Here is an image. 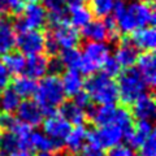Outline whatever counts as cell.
Returning <instances> with one entry per match:
<instances>
[{"label":"cell","instance_id":"obj_47","mask_svg":"<svg viewBox=\"0 0 156 156\" xmlns=\"http://www.w3.org/2000/svg\"><path fill=\"white\" fill-rule=\"evenodd\" d=\"M0 156H5V155H4V154H0Z\"/></svg>","mask_w":156,"mask_h":156},{"label":"cell","instance_id":"obj_19","mask_svg":"<svg viewBox=\"0 0 156 156\" xmlns=\"http://www.w3.org/2000/svg\"><path fill=\"white\" fill-rule=\"evenodd\" d=\"M60 81H61V86H62V90H64L65 95L76 96L81 91H83L85 81L80 70L68 69L66 72H64Z\"/></svg>","mask_w":156,"mask_h":156},{"label":"cell","instance_id":"obj_38","mask_svg":"<svg viewBox=\"0 0 156 156\" xmlns=\"http://www.w3.org/2000/svg\"><path fill=\"white\" fill-rule=\"evenodd\" d=\"M11 83V74L7 70V68L3 65V62H0V91L7 89Z\"/></svg>","mask_w":156,"mask_h":156},{"label":"cell","instance_id":"obj_40","mask_svg":"<svg viewBox=\"0 0 156 156\" xmlns=\"http://www.w3.org/2000/svg\"><path fill=\"white\" fill-rule=\"evenodd\" d=\"M62 64L58 58H52L51 61H48V72H51L52 74L57 76V73L62 72Z\"/></svg>","mask_w":156,"mask_h":156},{"label":"cell","instance_id":"obj_12","mask_svg":"<svg viewBox=\"0 0 156 156\" xmlns=\"http://www.w3.org/2000/svg\"><path fill=\"white\" fill-rule=\"evenodd\" d=\"M17 119L30 128L39 126L44 120V113L35 100L26 99L20 103L17 108Z\"/></svg>","mask_w":156,"mask_h":156},{"label":"cell","instance_id":"obj_34","mask_svg":"<svg viewBox=\"0 0 156 156\" xmlns=\"http://www.w3.org/2000/svg\"><path fill=\"white\" fill-rule=\"evenodd\" d=\"M101 69H103L104 74H107L111 78H115L121 73V69H122V68L120 66V64L116 61L115 57L109 56L108 58H107V61L103 64V66H101Z\"/></svg>","mask_w":156,"mask_h":156},{"label":"cell","instance_id":"obj_1","mask_svg":"<svg viewBox=\"0 0 156 156\" xmlns=\"http://www.w3.org/2000/svg\"><path fill=\"white\" fill-rule=\"evenodd\" d=\"M112 18L115 20L120 34H131L133 31L155 23V9L151 3L142 0H116L112 8Z\"/></svg>","mask_w":156,"mask_h":156},{"label":"cell","instance_id":"obj_41","mask_svg":"<svg viewBox=\"0 0 156 156\" xmlns=\"http://www.w3.org/2000/svg\"><path fill=\"white\" fill-rule=\"evenodd\" d=\"M66 8H73V7H78V5H83L86 4V0H65Z\"/></svg>","mask_w":156,"mask_h":156},{"label":"cell","instance_id":"obj_42","mask_svg":"<svg viewBox=\"0 0 156 156\" xmlns=\"http://www.w3.org/2000/svg\"><path fill=\"white\" fill-rule=\"evenodd\" d=\"M25 2H27V3H41V2H43V0H25Z\"/></svg>","mask_w":156,"mask_h":156},{"label":"cell","instance_id":"obj_7","mask_svg":"<svg viewBox=\"0 0 156 156\" xmlns=\"http://www.w3.org/2000/svg\"><path fill=\"white\" fill-rule=\"evenodd\" d=\"M14 29L18 33L26 30H41L47 23V11L39 3H29L17 14Z\"/></svg>","mask_w":156,"mask_h":156},{"label":"cell","instance_id":"obj_10","mask_svg":"<svg viewBox=\"0 0 156 156\" xmlns=\"http://www.w3.org/2000/svg\"><path fill=\"white\" fill-rule=\"evenodd\" d=\"M48 39L55 43V46L60 50H68V48H74L80 43V31L74 26H72L69 22H64L60 25L52 26V30L47 35Z\"/></svg>","mask_w":156,"mask_h":156},{"label":"cell","instance_id":"obj_44","mask_svg":"<svg viewBox=\"0 0 156 156\" xmlns=\"http://www.w3.org/2000/svg\"><path fill=\"white\" fill-rule=\"evenodd\" d=\"M38 156H51V154H46V152H41Z\"/></svg>","mask_w":156,"mask_h":156},{"label":"cell","instance_id":"obj_27","mask_svg":"<svg viewBox=\"0 0 156 156\" xmlns=\"http://www.w3.org/2000/svg\"><path fill=\"white\" fill-rule=\"evenodd\" d=\"M91 20H92V13L90 11V8L86 7V4L68 8V22L76 29H82Z\"/></svg>","mask_w":156,"mask_h":156},{"label":"cell","instance_id":"obj_43","mask_svg":"<svg viewBox=\"0 0 156 156\" xmlns=\"http://www.w3.org/2000/svg\"><path fill=\"white\" fill-rule=\"evenodd\" d=\"M56 156H70L69 154H64V152H60V154H57Z\"/></svg>","mask_w":156,"mask_h":156},{"label":"cell","instance_id":"obj_37","mask_svg":"<svg viewBox=\"0 0 156 156\" xmlns=\"http://www.w3.org/2000/svg\"><path fill=\"white\" fill-rule=\"evenodd\" d=\"M78 156H105L103 150L95 147V146L92 144H87L83 147V150H81L80 152H78Z\"/></svg>","mask_w":156,"mask_h":156},{"label":"cell","instance_id":"obj_17","mask_svg":"<svg viewBox=\"0 0 156 156\" xmlns=\"http://www.w3.org/2000/svg\"><path fill=\"white\" fill-rule=\"evenodd\" d=\"M44 8L47 11V21L51 26L68 22V8L65 0H43Z\"/></svg>","mask_w":156,"mask_h":156},{"label":"cell","instance_id":"obj_29","mask_svg":"<svg viewBox=\"0 0 156 156\" xmlns=\"http://www.w3.org/2000/svg\"><path fill=\"white\" fill-rule=\"evenodd\" d=\"M12 89L20 98L27 99V98H30L35 94L37 82H35V80H33V78L27 77V76H18L16 80L13 81Z\"/></svg>","mask_w":156,"mask_h":156},{"label":"cell","instance_id":"obj_30","mask_svg":"<svg viewBox=\"0 0 156 156\" xmlns=\"http://www.w3.org/2000/svg\"><path fill=\"white\" fill-rule=\"evenodd\" d=\"M20 103H21V98L14 92L12 87H7L3 91H0V109L4 113L16 112Z\"/></svg>","mask_w":156,"mask_h":156},{"label":"cell","instance_id":"obj_32","mask_svg":"<svg viewBox=\"0 0 156 156\" xmlns=\"http://www.w3.org/2000/svg\"><path fill=\"white\" fill-rule=\"evenodd\" d=\"M116 0H91L90 11L98 18H105L111 16Z\"/></svg>","mask_w":156,"mask_h":156},{"label":"cell","instance_id":"obj_26","mask_svg":"<svg viewBox=\"0 0 156 156\" xmlns=\"http://www.w3.org/2000/svg\"><path fill=\"white\" fill-rule=\"evenodd\" d=\"M29 144L34 151H39V152H46V154H51L53 151H56L60 148L56 142L47 136L42 131H33L29 139Z\"/></svg>","mask_w":156,"mask_h":156},{"label":"cell","instance_id":"obj_25","mask_svg":"<svg viewBox=\"0 0 156 156\" xmlns=\"http://www.w3.org/2000/svg\"><path fill=\"white\" fill-rule=\"evenodd\" d=\"M16 29L7 20H0V55L13 51L16 47Z\"/></svg>","mask_w":156,"mask_h":156},{"label":"cell","instance_id":"obj_11","mask_svg":"<svg viewBox=\"0 0 156 156\" xmlns=\"http://www.w3.org/2000/svg\"><path fill=\"white\" fill-rule=\"evenodd\" d=\"M70 130L72 125L57 112L48 115L47 119L43 120V133L47 136H50L60 147L64 144Z\"/></svg>","mask_w":156,"mask_h":156},{"label":"cell","instance_id":"obj_3","mask_svg":"<svg viewBox=\"0 0 156 156\" xmlns=\"http://www.w3.org/2000/svg\"><path fill=\"white\" fill-rule=\"evenodd\" d=\"M83 89L90 101H94L96 105H112L119 100L115 78L108 77L103 72L91 74L85 82Z\"/></svg>","mask_w":156,"mask_h":156},{"label":"cell","instance_id":"obj_9","mask_svg":"<svg viewBox=\"0 0 156 156\" xmlns=\"http://www.w3.org/2000/svg\"><path fill=\"white\" fill-rule=\"evenodd\" d=\"M16 46L18 52L26 56L39 55L44 51L46 35L42 30H26L21 31L16 38Z\"/></svg>","mask_w":156,"mask_h":156},{"label":"cell","instance_id":"obj_23","mask_svg":"<svg viewBox=\"0 0 156 156\" xmlns=\"http://www.w3.org/2000/svg\"><path fill=\"white\" fill-rule=\"evenodd\" d=\"M48 61L50 60L42 53L27 56L23 73H25V76L33 78V80L44 77L46 73L48 72Z\"/></svg>","mask_w":156,"mask_h":156},{"label":"cell","instance_id":"obj_14","mask_svg":"<svg viewBox=\"0 0 156 156\" xmlns=\"http://www.w3.org/2000/svg\"><path fill=\"white\" fill-rule=\"evenodd\" d=\"M136 72L139 73L147 87H154L156 83V58L154 52H143L136 58Z\"/></svg>","mask_w":156,"mask_h":156},{"label":"cell","instance_id":"obj_2","mask_svg":"<svg viewBox=\"0 0 156 156\" xmlns=\"http://www.w3.org/2000/svg\"><path fill=\"white\" fill-rule=\"evenodd\" d=\"M34 95H35V101L39 104L44 115L55 113L65 99V92L62 90L61 81L55 74L42 77L39 83H37Z\"/></svg>","mask_w":156,"mask_h":156},{"label":"cell","instance_id":"obj_8","mask_svg":"<svg viewBox=\"0 0 156 156\" xmlns=\"http://www.w3.org/2000/svg\"><path fill=\"white\" fill-rule=\"evenodd\" d=\"M125 138L124 131L115 125L98 126L94 131L89 133V143L100 150H111L121 144Z\"/></svg>","mask_w":156,"mask_h":156},{"label":"cell","instance_id":"obj_4","mask_svg":"<svg viewBox=\"0 0 156 156\" xmlns=\"http://www.w3.org/2000/svg\"><path fill=\"white\" fill-rule=\"evenodd\" d=\"M87 116L90 117L92 124L96 126H105V125H115L120 128L126 135L133 128V116L130 112L124 107L112 105H96L89 107Z\"/></svg>","mask_w":156,"mask_h":156},{"label":"cell","instance_id":"obj_46","mask_svg":"<svg viewBox=\"0 0 156 156\" xmlns=\"http://www.w3.org/2000/svg\"><path fill=\"white\" fill-rule=\"evenodd\" d=\"M2 136H3V134H2V129H0V140H2Z\"/></svg>","mask_w":156,"mask_h":156},{"label":"cell","instance_id":"obj_22","mask_svg":"<svg viewBox=\"0 0 156 156\" xmlns=\"http://www.w3.org/2000/svg\"><path fill=\"white\" fill-rule=\"evenodd\" d=\"M89 133L90 131L83 125H78L69 131L64 144H66L68 150L72 154H78L89 143Z\"/></svg>","mask_w":156,"mask_h":156},{"label":"cell","instance_id":"obj_6","mask_svg":"<svg viewBox=\"0 0 156 156\" xmlns=\"http://www.w3.org/2000/svg\"><path fill=\"white\" fill-rule=\"evenodd\" d=\"M82 53L81 74H94L101 69L107 58L111 56V48L105 42H86Z\"/></svg>","mask_w":156,"mask_h":156},{"label":"cell","instance_id":"obj_35","mask_svg":"<svg viewBox=\"0 0 156 156\" xmlns=\"http://www.w3.org/2000/svg\"><path fill=\"white\" fill-rule=\"evenodd\" d=\"M139 154L140 156H156V140L155 133H152L144 142L139 146Z\"/></svg>","mask_w":156,"mask_h":156},{"label":"cell","instance_id":"obj_31","mask_svg":"<svg viewBox=\"0 0 156 156\" xmlns=\"http://www.w3.org/2000/svg\"><path fill=\"white\" fill-rule=\"evenodd\" d=\"M58 60L61 61L64 68L80 70L81 62H82V53L80 50H77V47L68 48V50H61Z\"/></svg>","mask_w":156,"mask_h":156},{"label":"cell","instance_id":"obj_20","mask_svg":"<svg viewBox=\"0 0 156 156\" xmlns=\"http://www.w3.org/2000/svg\"><path fill=\"white\" fill-rule=\"evenodd\" d=\"M138 50L131 44V42L125 39L119 44V47L116 48L115 52V58L116 61L120 64L121 68H125V69H129L133 65H135L136 58H138Z\"/></svg>","mask_w":156,"mask_h":156},{"label":"cell","instance_id":"obj_24","mask_svg":"<svg viewBox=\"0 0 156 156\" xmlns=\"http://www.w3.org/2000/svg\"><path fill=\"white\" fill-rule=\"evenodd\" d=\"M60 113L70 125H83V122L87 119V112L85 108L80 107L74 100L68 101V103H62L60 107Z\"/></svg>","mask_w":156,"mask_h":156},{"label":"cell","instance_id":"obj_33","mask_svg":"<svg viewBox=\"0 0 156 156\" xmlns=\"http://www.w3.org/2000/svg\"><path fill=\"white\" fill-rule=\"evenodd\" d=\"M23 7V0H0V12L8 14H18Z\"/></svg>","mask_w":156,"mask_h":156},{"label":"cell","instance_id":"obj_5","mask_svg":"<svg viewBox=\"0 0 156 156\" xmlns=\"http://www.w3.org/2000/svg\"><path fill=\"white\" fill-rule=\"evenodd\" d=\"M120 78L117 83L119 91V99L125 105H131L140 95L146 92L147 86L140 78L136 69H126L124 73H120Z\"/></svg>","mask_w":156,"mask_h":156},{"label":"cell","instance_id":"obj_39","mask_svg":"<svg viewBox=\"0 0 156 156\" xmlns=\"http://www.w3.org/2000/svg\"><path fill=\"white\" fill-rule=\"evenodd\" d=\"M74 101L80 107H82V108H85V109H87L90 107V99H89V96H87V94L85 91H81L80 94H77L74 96Z\"/></svg>","mask_w":156,"mask_h":156},{"label":"cell","instance_id":"obj_18","mask_svg":"<svg viewBox=\"0 0 156 156\" xmlns=\"http://www.w3.org/2000/svg\"><path fill=\"white\" fill-rule=\"evenodd\" d=\"M82 37L87 42H105L108 41V27L104 20H91L86 26L81 29Z\"/></svg>","mask_w":156,"mask_h":156},{"label":"cell","instance_id":"obj_16","mask_svg":"<svg viewBox=\"0 0 156 156\" xmlns=\"http://www.w3.org/2000/svg\"><path fill=\"white\" fill-rule=\"evenodd\" d=\"M130 42L136 50L154 52L156 47V30L154 26H146L131 33Z\"/></svg>","mask_w":156,"mask_h":156},{"label":"cell","instance_id":"obj_36","mask_svg":"<svg viewBox=\"0 0 156 156\" xmlns=\"http://www.w3.org/2000/svg\"><path fill=\"white\" fill-rule=\"evenodd\" d=\"M105 156H138V155H135V152L129 147V146L119 144V146H116V147L111 148L109 152Z\"/></svg>","mask_w":156,"mask_h":156},{"label":"cell","instance_id":"obj_13","mask_svg":"<svg viewBox=\"0 0 156 156\" xmlns=\"http://www.w3.org/2000/svg\"><path fill=\"white\" fill-rule=\"evenodd\" d=\"M0 148L5 156H34V150L29 142L12 133H7L2 136Z\"/></svg>","mask_w":156,"mask_h":156},{"label":"cell","instance_id":"obj_28","mask_svg":"<svg viewBox=\"0 0 156 156\" xmlns=\"http://www.w3.org/2000/svg\"><path fill=\"white\" fill-rule=\"evenodd\" d=\"M25 62H26V57L25 55H22L18 51H11L4 55V60H3V65L7 68V70L9 72V74H22L25 70Z\"/></svg>","mask_w":156,"mask_h":156},{"label":"cell","instance_id":"obj_45","mask_svg":"<svg viewBox=\"0 0 156 156\" xmlns=\"http://www.w3.org/2000/svg\"><path fill=\"white\" fill-rule=\"evenodd\" d=\"M142 2H146V3H151V2H154V0H142Z\"/></svg>","mask_w":156,"mask_h":156},{"label":"cell","instance_id":"obj_21","mask_svg":"<svg viewBox=\"0 0 156 156\" xmlns=\"http://www.w3.org/2000/svg\"><path fill=\"white\" fill-rule=\"evenodd\" d=\"M152 133L154 128L151 121H138L135 125H133V128L125 135V138L131 147L138 148Z\"/></svg>","mask_w":156,"mask_h":156},{"label":"cell","instance_id":"obj_15","mask_svg":"<svg viewBox=\"0 0 156 156\" xmlns=\"http://www.w3.org/2000/svg\"><path fill=\"white\" fill-rule=\"evenodd\" d=\"M133 117L138 121H151L154 120L156 113V103L152 94L144 92L140 95L133 104Z\"/></svg>","mask_w":156,"mask_h":156}]
</instances>
